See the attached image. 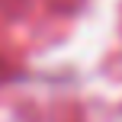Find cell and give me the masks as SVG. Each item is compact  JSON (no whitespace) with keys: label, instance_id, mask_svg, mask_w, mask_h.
Returning <instances> with one entry per match:
<instances>
[]
</instances>
